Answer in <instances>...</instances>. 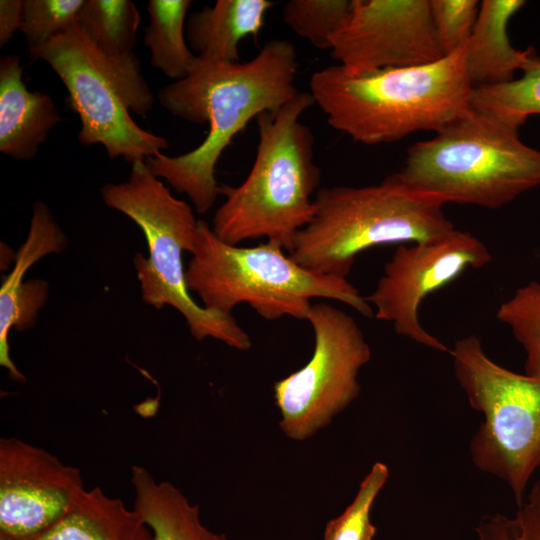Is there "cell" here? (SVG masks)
Returning a JSON list of instances; mask_svg holds the SVG:
<instances>
[{"mask_svg": "<svg viewBox=\"0 0 540 540\" xmlns=\"http://www.w3.org/2000/svg\"><path fill=\"white\" fill-rule=\"evenodd\" d=\"M273 5L269 0H218L188 16L187 43L200 59L240 62L241 40L259 34Z\"/></svg>", "mask_w": 540, "mask_h": 540, "instance_id": "2e32d148", "label": "cell"}, {"mask_svg": "<svg viewBox=\"0 0 540 540\" xmlns=\"http://www.w3.org/2000/svg\"><path fill=\"white\" fill-rule=\"evenodd\" d=\"M388 476V467L381 462L375 463L362 480L351 504L326 524L324 540H373L376 527L371 522L370 513Z\"/></svg>", "mask_w": 540, "mask_h": 540, "instance_id": "d4e9b609", "label": "cell"}, {"mask_svg": "<svg viewBox=\"0 0 540 540\" xmlns=\"http://www.w3.org/2000/svg\"><path fill=\"white\" fill-rule=\"evenodd\" d=\"M524 0H483L471 36L465 45V64L474 87L507 83L514 79L534 52L515 49L507 33L512 17Z\"/></svg>", "mask_w": 540, "mask_h": 540, "instance_id": "9a60e30c", "label": "cell"}, {"mask_svg": "<svg viewBox=\"0 0 540 540\" xmlns=\"http://www.w3.org/2000/svg\"><path fill=\"white\" fill-rule=\"evenodd\" d=\"M22 18V0L0 1V46L8 44L14 33L21 30Z\"/></svg>", "mask_w": 540, "mask_h": 540, "instance_id": "f546056e", "label": "cell"}, {"mask_svg": "<svg viewBox=\"0 0 540 540\" xmlns=\"http://www.w3.org/2000/svg\"><path fill=\"white\" fill-rule=\"evenodd\" d=\"M48 294V284L43 280L23 282L16 298L14 327L24 330L34 325L38 310L44 305Z\"/></svg>", "mask_w": 540, "mask_h": 540, "instance_id": "f1b7e54d", "label": "cell"}, {"mask_svg": "<svg viewBox=\"0 0 540 540\" xmlns=\"http://www.w3.org/2000/svg\"><path fill=\"white\" fill-rule=\"evenodd\" d=\"M298 72L294 45L267 41L246 62H220L197 57L189 74L162 88L158 100L172 115L195 124H208L204 140L191 151L145 160L151 172L190 198L199 214L208 212L220 194L216 164L247 124L297 95Z\"/></svg>", "mask_w": 540, "mask_h": 540, "instance_id": "6da1fadb", "label": "cell"}, {"mask_svg": "<svg viewBox=\"0 0 540 540\" xmlns=\"http://www.w3.org/2000/svg\"><path fill=\"white\" fill-rule=\"evenodd\" d=\"M315 345L306 365L274 384L280 428L302 441L327 426L360 393L358 374L371 349L355 319L327 303L312 304Z\"/></svg>", "mask_w": 540, "mask_h": 540, "instance_id": "30bf717a", "label": "cell"}, {"mask_svg": "<svg viewBox=\"0 0 540 540\" xmlns=\"http://www.w3.org/2000/svg\"><path fill=\"white\" fill-rule=\"evenodd\" d=\"M309 93L329 125L366 145L444 129L471 109L465 47L418 66L350 75L336 64L314 72Z\"/></svg>", "mask_w": 540, "mask_h": 540, "instance_id": "7a4b0ae2", "label": "cell"}, {"mask_svg": "<svg viewBox=\"0 0 540 540\" xmlns=\"http://www.w3.org/2000/svg\"><path fill=\"white\" fill-rule=\"evenodd\" d=\"M0 540H5V539L0 538Z\"/></svg>", "mask_w": 540, "mask_h": 540, "instance_id": "4dcf8cb0", "label": "cell"}, {"mask_svg": "<svg viewBox=\"0 0 540 540\" xmlns=\"http://www.w3.org/2000/svg\"><path fill=\"white\" fill-rule=\"evenodd\" d=\"M491 259L490 251L481 240L457 229L436 241L401 244L365 300L375 309L374 318L392 322L398 335L451 354V349L421 325L420 305L427 296L456 280L467 269L484 267Z\"/></svg>", "mask_w": 540, "mask_h": 540, "instance_id": "8fae6325", "label": "cell"}, {"mask_svg": "<svg viewBox=\"0 0 540 540\" xmlns=\"http://www.w3.org/2000/svg\"><path fill=\"white\" fill-rule=\"evenodd\" d=\"M66 245V235L47 205L36 202L26 240L16 253L13 270L6 276L0 289V365L16 381L24 382L25 377L10 358L8 335L14 327L16 298L22 279L34 263L46 255L60 253Z\"/></svg>", "mask_w": 540, "mask_h": 540, "instance_id": "d6986e66", "label": "cell"}, {"mask_svg": "<svg viewBox=\"0 0 540 540\" xmlns=\"http://www.w3.org/2000/svg\"><path fill=\"white\" fill-rule=\"evenodd\" d=\"M522 76L507 83L474 87L471 108L520 128L532 115H540V57L531 54Z\"/></svg>", "mask_w": 540, "mask_h": 540, "instance_id": "7402d4cb", "label": "cell"}, {"mask_svg": "<svg viewBox=\"0 0 540 540\" xmlns=\"http://www.w3.org/2000/svg\"><path fill=\"white\" fill-rule=\"evenodd\" d=\"M313 203L288 255L304 268L345 279L364 250L436 241L456 229L441 199L410 188L396 173L376 185L320 188Z\"/></svg>", "mask_w": 540, "mask_h": 540, "instance_id": "277c9868", "label": "cell"}, {"mask_svg": "<svg viewBox=\"0 0 540 540\" xmlns=\"http://www.w3.org/2000/svg\"><path fill=\"white\" fill-rule=\"evenodd\" d=\"M473 540H540V479L513 516L494 514L483 517Z\"/></svg>", "mask_w": 540, "mask_h": 540, "instance_id": "4316f807", "label": "cell"}, {"mask_svg": "<svg viewBox=\"0 0 540 540\" xmlns=\"http://www.w3.org/2000/svg\"><path fill=\"white\" fill-rule=\"evenodd\" d=\"M496 318L506 324L525 352L524 374L540 379V283L519 287L499 306Z\"/></svg>", "mask_w": 540, "mask_h": 540, "instance_id": "603a6c76", "label": "cell"}, {"mask_svg": "<svg viewBox=\"0 0 540 540\" xmlns=\"http://www.w3.org/2000/svg\"><path fill=\"white\" fill-rule=\"evenodd\" d=\"M396 175L445 204L498 209L540 186V150L526 145L518 128L471 108L409 147Z\"/></svg>", "mask_w": 540, "mask_h": 540, "instance_id": "5b68a950", "label": "cell"}, {"mask_svg": "<svg viewBox=\"0 0 540 540\" xmlns=\"http://www.w3.org/2000/svg\"><path fill=\"white\" fill-rule=\"evenodd\" d=\"M86 0H24L21 32L28 48L39 47L78 22Z\"/></svg>", "mask_w": 540, "mask_h": 540, "instance_id": "484cf974", "label": "cell"}, {"mask_svg": "<svg viewBox=\"0 0 540 540\" xmlns=\"http://www.w3.org/2000/svg\"><path fill=\"white\" fill-rule=\"evenodd\" d=\"M189 0H150L149 25L145 28L144 44L150 50V63L175 81L185 78L197 57L191 52L185 26Z\"/></svg>", "mask_w": 540, "mask_h": 540, "instance_id": "44dd1931", "label": "cell"}, {"mask_svg": "<svg viewBox=\"0 0 540 540\" xmlns=\"http://www.w3.org/2000/svg\"><path fill=\"white\" fill-rule=\"evenodd\" d=\"M101 195L108 207L132 219L145 235L148 258L141 253L133 258L142 300L156 309L175 308L198 341L213 338L237 350L250 349L249 335L232 314L201 307L189 294L182 254L193 251L198 226L190 205L175 198L145 161L131 164L127 181L104 185Z\"/></svg>", "mask_w": 540, "mask_h": 540, "instance_id": "52a82bcc", "label": "cell"}, {"mask_svg": "<svg viewBox=\"0 0 540 540\" xmlns=\"http://www.w3.org/2000/svg\"><path fill=\"white\" fill-rule=\"evenodd\" d=\"M134 509L153 534V540H227L200 520L199 507L168 481H157L142 466L131 470Z\"/></svg>", "mask_w": 540, "mask_h": 540, "instance_id": "ac0fdd59", "label": "cell"}, {"mask_svg": "<svg viewBox=\"0 0 540 540\" xmlns=\"http://www.w3.org/2000/svg\"><path fill=\"white\" fill-rule=\"evenodd\" d=\"M277 242L255 247L222 241L204 220H198L186 285L204 307L231 314L247 303L266 320L289 316L307 320L314 298L338 300L361 315L374 317L371 305L347 279L304 268L285 255Z\"/></svg>", "mask_w": 540, "mask_h": 540, "instance_id": "8992f818", "label": "cell"}, {"mask_svg": "<svg viewBox=\"0 0 540 540\" xmlns=\"http://www.w3.org/2000/svg\"><path fill=\"white\" fill-rule=\"evenodd\" d=\"M27 55L48 63L62 80L67 105L81 121L82 144H101L109 158L131 164L168 148L166 138L144 130L130 116L129 111L144 117L154 104L143 75L107 62L78 22L46 44L27 48Z\"/></svg>", "mask_w": 540, "mask_h": 540, "instance_id": "ba28073f", "label": "cell"}, {"mask_svg": "<svg viewBox=\"0 0 540 540\" xmlns=\"http://www.w3.org/2000/svg\"><path fill=\"white\" fill-rule=\"evenodd\" d=\"M140 13L129 0H86L78 23L95 49L107 60L140 67L133 52Z\"/></svg>", "mask_w": 540, "mask_h": 540, "instance_id": "ffe728a7", "label": "cell"}, {"mask_svg": "<svg viewBox=\"0 0 540 540\" xmlns=\"http://www.w3.org/2000/svg\"><path fill=\"white\" fill-rule=\"evenodd\" d=\"M32 540H153L139 513L100 487L85 488L67 513Z\"/></svg>", "mask_w": 540, "mask_h": 540, "instance_id": "e0dca14e", "label": "cell"}, {"mask_svg": "<svg viewBox=\"0 0 540 540\" xmlns=\"http://www.w3.org/2000/svg\"><path fill=\"white\" fill-rule=\"evenodd\" d=\"M17 55L0 60V151L15 160L34 158L61 118L53 99L29 91Z\"/></svg>", "mask_w": 540, "mask_h": 540, "instance_id": "5bb4252c", "label": "cell"}, {"mask_svg": "<svg viewBox=\"0 0 540 540\" xmlns=\"http://www.w3.org/2000/svg\"><path fill=\"white\" fill-rule=\"evenodd\" d=\"M84 489L80 470L15 437L0 439V538L32 540Z\"/></svg>", "mask_w": 540, "mask_h": 540, "instance_id": "4fadbf2b", "label": "cell"}, {"mask_svg": "<svg viewBox=\"0 0 540 540\" xmlns=\"http://www.w3.org/2000/svg\"><path fill=\"white\" fill-rule=\"evenodd\" d=\"M352 0H290L283 5V22L318 49L330 50L333 36L349 16Z\"/></svg>", "mask_w": 540, "mask_h": 540, "instance_id": "cb8c5ba5", "label": "cell"}, {"mask_svg": "<svg viewBox=\"0 0 540 540\" xmlns=\"http://www.w3.org/2000/svg\"><path fill=\"white\" fill-rule=\"evenodd\" d=\"M429 6L436 39L444 56L464 48L476 23L480 2L429 0Z\"/></svg>", "mask_w": 540, "mask_h": 540, "instance_id": "83f0119b", "label": "cell"}, {"mask_svg": "<svg viewBox=\"0 0 540 540\" xmlns=\"http://www.w3.org/2000/svg\"><path fill=\"white\" fill-rule=\"evenodd\" d=\"M329 51L350 75L424 65L444 57L429 0H352Z\"/></svg>", "mask_w": 540, "mask_h": 540, "instance_id": "7c38bea8", "label": "cell"}, {"mask_svg": "<svg viewBox=\"0 0 540 540\" xmlns=\"http://www.w3.org/2000/svg\"><path fill=\"white\" fill-rule=\"evenodd\" d=\"M313 104L309 92L299 91L256 118L259 141L251 170L240 185L220 186L226 199L215 212L212 230L225 243L266 237L289 253L310 222L320 169L314 162L313 133L301 116Z\"/></svg>", "mask_w": 540, "mask_h": 540, "instance_id": "3957f363", "label": "cell"}, {"mask_svg": "<svg viewBox=\"0 0 540 540\" xmlns=\"http://www.w3.org/2000/svg\"><path fill=\"white\" fill-rule=\"evenodd\" d=\"M450 355L470 406L484 416L470 441L471 459L504 481L519 506L540 467V379L494 362L475 335L457 340Z\"/></svg>", "mask_w": 540, "mask_h": 540, "instance_id": "9c48e42d", "label": "cell"}]
</instances>
